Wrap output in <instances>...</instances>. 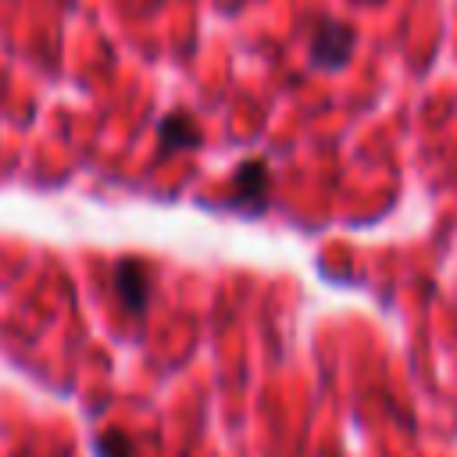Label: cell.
Instances as JSON below:
<instances>
[{
	"mask_svg": "<svg viewBox=\"0 0 457 457\" xmlns=\"http://www.w3.org/2000/svg\"><path fill=\"white\" fill-rule=\"evenodd\" d=\"M268 193H271V171L261 157H250L236 168L225 207L239 214H261L268 207Z\"/></svg>",
	"mask_w": 457,
	"mask_h": 457,
	"instance_id": "obj_1",
	"label": "cell"
},
{
	"mask_svg": "<svg viewBox=\"0 0 457 457\" xmlns=\"http://www.w3.org/2000/svg\"><path fill=\"white\" fill-rule=\"evenodd\" d=\"M353 43H357V36L346 21L321 18L314 25V36H311V64L321 68V71H339L350 61Z\"/></svg>",
	"mask_w": 457,
	"mask_h": 457,
	"instance_id": "obj_2",
	"label": "cell"
},
{
	"mask_svg": "<svg viewBox=\"0 0 457 457\" xmlns=\"http://www.w3.org/2000/svg\"><path fill=\"white\" fill-rule=\"evenodd\" d=\"M114 293L121 300V307L129 314H143L146 311V300H150V275H146V264L143 261H118L114 268Z\"/></svg>",
	"mask_w": 457,
	"mask_h": 457,
	"instance_id": "obj_3",
	"label": "cell"
},
{
	"mask_svg": "<svg viewBox=\"0 0 457 457\" xmlns=\"http://www.w3.org/2000/svg\"><path fill=\"white\" fill-rule=\"evenodd\" d=\"M157 136H161V146L164 150H193V146H200V129H196V121L186 111L164 114Z\"/></svg>",
	"mask_w": 457,
	"mask_h": 457,
	"instance_id": "obj_4",
	"label": "cell"
},
{
	"mask_svg": "<svg viewBox=\"0 0 457 457\" xmlns=\"http://www.w3.org/2000/svg\"><path fill=\"white\" fill-rule=\"evenodd\" d=\"M93 453L96 457H132V439L118 428H107L104 436L93 439Z\"/></svg>",
	"mask_w": 457,
	"mask_h": 457,
	"instance_id": "obj_5",
	"label": "cell"
}]
</instances>
